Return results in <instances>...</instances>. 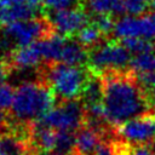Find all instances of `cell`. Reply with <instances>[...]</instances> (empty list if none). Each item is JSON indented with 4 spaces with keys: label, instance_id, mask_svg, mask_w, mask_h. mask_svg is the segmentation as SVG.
Segmentation results:
<instances>
[{
    "label": "cell",
    "instance_id": "cell-1",
    "mask_svg": "<svg viewBox=\"0 0 155 155\" xmlns=\"http://www.w3.org/2000/svg\"><path fill=\"white\" fill-rule=\"evenodd\" d=\"M99 76L103 82L102 103L111 126L117 127L127 120L153 114L149 92L133 71H108Z\"/></svg>",
    "mask_w": 155,
    "mask_h": 155
},
{
    "label": "cell",
    "instance_id": "cell-2",
    "mask_svg": "<svg viewBox=\"0 0 155 155\" xmlns=\"http://www.w3.org/2000/svg\"><path fill=\"white\" fill-rule=\"evenodd\" d=\"M52 88L41 79L22 82L15 90L11 107V125H30L45 116L56 104Z\"/></svg>",
    "mask_w": 155,
    "mask_h": 155
},
{
    "label": "cell",
    "instance_id": "cell-3",
    "mask_svg": "<svg viewBox=\"0 0 155 155\" xmlns=\"http://www.w3.org/2000/svg\"><path fill=\"white\" fill-rule=\"evenodd\" d=\"M92 71L87 67L69 65L61 62L44 63L40 79L53 91L58 102L80 99Z\"/></svg>",
    "mask_w": 155,
    "mask_h": 155
},
{
    "label": "cell",
    "instance_id": "cell-4",
    "mask_svg": "<svg viewBox=\"0 0 155 155\" xmlns=\"http://www.w3.org/2000/svg\"><path fill=\"white\" fill-rule=\"evenodd\" d=\"M131 52L119 41H103L97 47L88 51L87 68L96 75L108 71L125 70L130 67Z\"/></svg>",
    "mask_w": 155,
    "mask_h": 155
},
{
    "label": "cell",
    "instance_id": "cell-5",
    "mask_svg": "<svg viewBox=\"0 0 155 155\" xmlns=\"http://www.w3.org/2000/svg\"><path fill=\"white\" fill-rule=\"evenodd\" d=\"M1 30L11 40L16 48L31 45L56 33L52 23L46 17L6 23L1 27Z\"/></svg>",
    "mask_w": 155,
    "mask_h": 155
},
{
    "label": "cell",
    "instance_id": "cell-6",
    "mask_svg": "<svg viewBox=\"0 0 155 155\" xmlns=\"http://www.w3.org/2000/svg\"><path fill=\"white\" fill-rule=\"evenodd\" d=\"M39 120L54 131L76 132L85 125V104L81 99L58 102Z\"/></svg>",
    "mask_w": 155,
    "mask_h": 155
},
{
    "label": "cell",
    "instance_id": "cell-7",
    "mask_svg": "<svg viewBox=\"0 0 155 155\" xmlns=\"http://www.w3.org/2000/svg\"><path fill=\"white\" fill-rule=\"evenodd\" d=\"M116 134L121 140L130 145L151 144L155 138V120L154 113L138 116L115 127Z\"/></svg>",
    "mask_w": 155,
    "mask_h": 155
},
{
    "label": "cell",
    "instance_id": "cell-8",
    "mask_svg": "<svg viewBox=\"0 0 155 155\" xmlns=\"http://www.w3.org/2000/svg\"><path fill=\"white\" fill-rule=\"evenodd\" d=\"M113 34L120 40L126 38L153 40L155 38V22L150 15L122 16L115 22Z\"/></svg>",
    "mask_w": 155,
    "mask_h": 155
},
{
    "label": "cell",
    "instance_id": "cell-9",
    "mask_svg": "<svg viewBox=\"0 0 155 155\" xmlns=\"http://www.w3.org/2000/svg\"><path fill=\"white\" fill-rule=\"evenodd\" d=\"M48 19L52 23L54 31L65 38L76 36V34L90 23L88 13L82 5L74 8L51 12Z\"/></svg>",
    "mask_w": 155,
    "mask_h": 155
},
{
    "label": "cell",
    "instance_id": "cell-10",
    "mask_svg": "<svg viewBox=\"0 0 155 155\" xmlns=\"http://www.w3.org/2000/svg\"><path fill=\"white\" fill-rule=\"evenodd\" d=\"M41 11V0H0V18L4 24L36 18Z\"/></svg>",
    "mask_w": 155,
    "mask_h": 155
},
{
    "label": "cell",
    "instance_id": "cell-11",
    "mask_svg": "<svg viewBox=\"0 0 155 155\" xmlns=\"http://www.w3.org/2000/svg\"><path fill=\"white\" fill-rule=\"evenodd\" d=\"M102 140V136L93 128L84 125L75 132V149L73 155H93Z\"/></svg>",
    "mask_w": 155,
    "mask_h": 155
},
{
    "label": "cell",
    "instance_id": "cell-12",
    "mask_svg": "<svg viewBox=\"0 0 155 155\" xmlns=\"http://www.w3.org/2000/svg\"><path fill=\"white\" fill-rule=\"evenodd\" d=\"M87 61H88V50L85 48L76 39L67 38L61 52L59 62L69 65L87 67Z\"/></svg>",
    "mask_w": 155,
    "mask_h": 155
},
{
    "label": "cell",
    "instance_id": "cell-13",
    "mask_svg": "<svg viewBox=\"0 0 155 155\" xmlns=\"http://www.w3.org/2000/svg\"><path fill=\"white\" fill-rule=\"evenodd\" d=\"M29 143L11 131L0 133V155H24Z\"/></svg>",
    "mask_w": 155,
    "mask_h": 155
},
{
    "label": "cell",
    "instance_id": "cell-14",
    "mask_svg": "<svg viewBox=\"0 0 155 155\" xmlns=\"http://www.w3.org/2000/svg\"><path fill=\"white\" fill-rule=\"evenodd\" d=\"M103 98V82L102 78L99 75H96L92 73L88 82L86 84L84 92L81 94V101L85 105L94 104L102 102Z\"/></svg>",
    "mask_w": 155,
    "mask_h": 155
},
{
    "label": "cell",
    "instance_id": "cell-15",
    "mask_svg": "<svg viewBox=\"0 0 155 155\" xmlns=\"http://www.w3.org/2000/svg\"><path fill=\"white\" fill-rule=\"evenodd\" d=\"M75 38L88 51L92 50V48H94V47H97L98 45H101L104 41V39H105V36L103 35V33L94 24H92L91 22L87 25H85L76 34Z\"/></svg>",
    "mask_w": 155,
    "mask_h": 155
},
{
    "label": "cell",
    "instance_id": "cell-16",
    "mask_svg": "<svg viewBox=\"0 0 155 155\" xmlns=\"http://www.w3.org/2000/svg\"><path fill=\"white\" fill-rule=\"evenodd\" d=\"M130 70L136 75L145 74L155 70V52H145L134 54L130 62Z\"/></svg>",
    "mask_w": 155,
    "mask_h": 155
},
{
    "label": "cell",
    "instance_id": "cell-17",
    "mask_svg": "<svg viewBox=\"0 0 155 155\" xmlns=\"http://www.w3.org/2000/svg\"><path fill=\"white\" fill-rule=\"evenodd\" d=\"M75 149V132L57 131L53 151L63 155H73Z\"/></svg>",
    "mask_w": 155,
    "mask_h": 155
},
{
    "label": "cell",
    "instance_id": "cell-18",
    "mask_svg": "<svg viewBox=\"0 0 155 155\" xmlns=\"http://www.w3.org/2000/svg\"><path fill=\"white\" fill-rule=\"evenodd\" d=\"M120 42L131 53H134V54L155 52V44L151 40L142 39V38H126V39H121Z\"/></svg>",
    "mask_w": 155,
    "mask_h": 155
},
{
    "label": "cell",
    "instance_id": "cell-19",
    "mask_svg": "<svg viewBox=\"0 0 155 155\" xmlns=\"http://www.w3.org/2000/svg\"><path fill=\"white\" fill-rule=\"evenodd\" d=\"M81 2L82 0H41L44 11H48V13L78 7L81 6Z\"/></svg>",
    "mask_w": 155,
    "mask_h": 155
},
{
    "label": "cell",
    "instance_id": "cell-20",
    "mask_svg": "<svg viewBox=\"0 0 155 155\" xmlns=\"http://www.w3.org/2000/svg\"><path fill=\"white\" fill-rule=\"evenodd\" d=\"M91 23L94 24L103 33L105 38L113 33L114 25H115V22L113 21L111 15H92Z\"/></svg>",
    "mask_w": 155,
    "mask_h": 155
},
{
    "label": "cell",
    "instance_id": "cell-21",
    "mask_svg": "<svg viewBox=\"0 0 155 155\" xmlns=\"http://www.w3.org/2000/svg\"><path fill=\"white\" fill-rule=\"evenodd\" d=\"M126 13L128 16H143L149 8V0H122Z\"/></svg>",
    "mask_w": 155,
    "mask_h": 155
},
{
    "label": "cell",
    "instance_id": "cell-22",
    "mask_svg": "<svg viewBox=\"0 0 155 155\" xmlns=\"http://www.w3.org/2000/svg\"><path fill=\"white\" fill-rule=\"evenodd\" d=\"M15 97V88L11 85L1 84L0 85V110L6 111L11 109Z\"/></svg>",
    "mask_w": 155,
    "mask_h": 155
},
{
    "label": "cell",
    "instance_id": "cell-23",
    "mask_svg": "<svg viewBox=\"0 0 155 155\" xmlns=\"http://www.w3.org/2000/svg\"><path fill=\"white\" fill-rule=\"evenodd\" d=\"M139 82L145 87V88H155V70L145 73V74H140L137 75Z\"/></svg>",
    "mask_w": 155,
    "mask_h": 155
},
{
    "label": "cell",
    "instance_id": "cell-24",
    "mask_svg": "<svg viewBox=\"0 0 155 155\" xmlns=\"http://www.w3.org/2000/svg\"><path fill=\"white\" fill-rule=\"evenodd\" d=\"M130 155H155V149L151 144L147 145H134L131 148Z\"/></svg>",
    "mask_w": 155,
    "mask_h": 155
},
{
    "label": "cell",
    "instance_id": "cell-25",
    "mask_svg": "<svg viewBox=\"0 0 155 155\" xmlns=\"http://www.w3.org/2000/svg\"><path fill=\"white\" fill-rule=\"evenodd\" d=\"M10 74H11V70H10L8 65L6 64V62L4 59L0 58V85L6 84V80L10 76Z\"/></svg>",
    "mask_w": 155,
    "mask_h": 155
},
{
    "label": "cell",
    "instance_id": "cell-26",
    "mask_svg": "<svg viewBox=\"0 0 155 155\" xmlns=\"http://www.w3.org/2000/svg\"><path fill=\"white\" fill-rule=\"evenodd\" d=\"M8 127V116L5 114V111L0 110V133L7 131Z\"/></svg>",
    "mask_w": 155,
    "mask_h": 155
},
{
    "label": "cell",
    "instance_id": "cell-27",
    "mask_svg": "<svg viewBox=\"0 0 155 155\" xmlns=\"http://www.w3.org/2000/svg\"><path fill=\"white\" fill-rule=\"evenodd\" d=\"M149 98H150L151 107L155 109V88H151V90L149 91Z\"/></svg>",
    "mask_w": 155,
    "mask_h": 155
},
{
    "label": "cell",
    "instance_id": "cell-28",
    "mask_svg": "<svg viewBox=\"0 0 155 155\" xmlns=\"http://www.w3.org/2000/svg\"><path fill=\"white\" fill-rule=\"evenodd\" d=\"M24 155H42V154L39 153V151H35V150H33V149H29Z\"/></svg>",
    "mask_w": 155,
    "mask_h": 155
},
{
    "label": "cell",
    "instance_id": "cell-29",
    "mask_svg": "<svg viewBox=\"0 0 155 155\" xmlns=\"http://www.w3.org/2000/svg\"><path fill=\"white\" fill-rule=\"evenodd\" d=\"M149 2H150V7L155 10V0H149Z\"/></svg>",
    "mask_w": 155,
    "mask_h": 155
},
{
    "label": "cell",
    "instance_id": "cell-30",
    "mask_svg": "<svg viewBox=\"0 0 155 155\" xmlns=\"http://www.w3.org/2000/svg\"><path fill=\"white\" fill-rule=\"evenodd\" d=\"M46 155H63V154H59V153H56V151H51V153H47Z\"/></svg>",
    "mask_w": 155,
    "mask_h": 155
},
{
    "label": "cell",
    "instance_id": "cell-31",
    "mask_svg": "<svg viewBox=\"0 0 155 155\" xmlns=\"http://www.w3.org/2000/svg\"><path fill=\"white\" fill-rule=\"evenodd\" d=\"M150 16H151V18H153V19H154V22H155V10L153 11V13H151Z\"/></svg>",
    "mask_w": 155,
    "mask_h": 155
},
{
    "label": "cell",
    "instance_id": "cell-32",
    "mask_svg": "<svg viewBox=\"0 0 155 155\" xmlns=\"http://www.w3.org/2000/svg\"><path fill=\"white\" fill-rule=\"evenodd\" d=\"M4 25V23H2V21H1V18H0V28Z\"/></svg>",
    "mask_w": 155,
    "mask_h": 155
},
{
    "label": "cell",
    "instance_id": "cell-33",
    "mask_svg": "<svg viewBox=\"0 0 155 155\" xmlns=\"http://www.w3.org/2000/svg\"><path fill=\"white\" fill-rule=\"evenodd\" d=\"M154 120H155V114H154Z\"/></svg>",
    "mask_w": 155,
    "mask_h": 155
}]
</instances>
